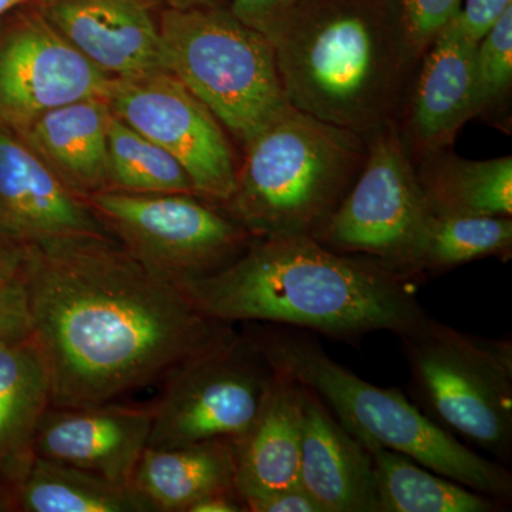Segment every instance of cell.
<instances>
[{"label":"cell","mask_w":512,"mask_h":512,"mask_svg":"<svg viewBox=\"0 0 512 512\" xmlns=\"http://www.w3.org/2000/svg\"><path fill=\"white\" fill-rule=\"evenodd\" d=\"M274 370L261 413L248 433L234 443L235 487L244 503L301 485L303 387L293 377Z\"/></svg>","instance_id":"ac0fdd59"},{"label":"cell","mask_w":512,"mask_h":512,"mask_svg":"<svg viewBox=\"0 0 512 512\" xmlns=\"http://www.w3.org/2000/svg\"><path fill=\"white\" fill-rule=\"evenodd\" d=\"M180 286L208 318L292 326L336 339L379 330L402 338L429 318L414 282L311 237L254 238L227 268Z\"/></svg>","instance_id":"7a4b0ae2"},{"label":"cell","mask_w":512,"mask_h":512,"mask_svg":"<svg viewBox=\"0 0 512 512\" xmlns=\"http://www.w3.org/2000/svg\"><path fill=\"white\" fill-rule=\"evenodd\" d=\"M511 252V217L430 214L417 249V278L491 256L507 261Z\"/></svg>","instance_id":"d4e9b609"},{"label":"cell","mask_w":512,"mask_h":512,"mask_svg":"<svg viewBox=\"0 0 512 512\" xmlns=\"http://www.w3.org/2000/svg\"><path fill=\"white\" fill-rule=\"evenodd\" d=\"M448 148L413 161L430 214L511 217L512 157L467 160Z\"/></svg>","instance_id":"7402d4cb"},{"label":"cell","mask_w":512,"mask_h":512,"mask_svg":"<svg viewBox=\"0 0 512 512\" xmlns=\"http://www.w3.org/2000/svg\"><path fill=\"white\" fill-rule=\"evenodd\" d=\"M510 8L512 0H461L454 20L468 39L480 43Z\"/></svg>","instance_id":"f546056e"},{"label":"cell","mask_w":512,"mask_h":512,"mask_svg":"<svg viewBox=\"0 0 512 512\" xmlns=\"http://www.w3.org/2000/svg\"><path fill=\"white\" fill-rule=\"evenodd\" d=\"M113 77L90 63L36 8L0 29V127L19 133L46 111L107 94Z\"/></svg>","instance_id":"7c38bea8"},{"label":"cell","mask_w":512,"mask_h":512,"mask_svg":"<svg viewBox=\"0 0 512 512\" xmlns=\"http://www.w3.org/2000/svg\"><path fill=\"white\" fill-rule=\"evenodd\" d=\"M32 336L28 298L20 276H0V339Z\"/></svg>","instance_id":"f1b7e54d"},{"label":"cell","mask_w":512,"mask_h":512,"mask_svg":"<svg viewBox=\"0 0 512 512\" xmlns=\"http://www.w3.org/2000/svg\"><path fill=\"white\" fill-rule=\"evenodd\" d=\"M410 47L421 59L441 29L460 9L461 0H394Z\"/></svg>","instance_id":"83f0119b"},{"label":"cell","mask_w":512,"mask_h":512,"mask_svg":"<svg viewBox=\"0 0 512 512\" xmlns=\"http://www.w3.org/2000/svg\"><path fill=\"white\" fill-rule=\"evenodd\" d=\"M165 8L175 10L229 8L231 0H161Z\"/></svg>","instance_id":"e575fe53"},{"label":"cell","mask_w":512,"mask_h":512,"mask_svg":"<svg viewBox=\"0 0 512 512\" xmlns=\"http://www.w3.org/2000/svg\"><path fill=\"white\" fill-rule=\"evenodd\" d=\"M13 511L12 488L0 480V512Z\"/></svg>","instance_id":"d590c367"},{"label":"cell","mask_w":512,"mask_h":512,"mask_svg":"<svg viewBox=\"0 0 512 512\" xmlns=\"http://www.w3.org/2000/svg\"><path fill=\"white\" fill-rule=\"evenodd\" d=\"M107 190L137 194H197L170 153L114 116L107 128Z\"/></svg>","instance_id":"484cf974"},{"label":"cell","mask_w":512,"mask_h":512,"mask_svg":"<svg viewBox=\"0 0 512 512\" xmlns=\"http://www.w3.org/2000/svg\"><path fill=\"white\" fill-rule=\"evenodd\" d=\"M403 340L417 399L453 436L507 460L512 448V345L431 318Z\"/></svg>","instance_id":"52a82bcc"},{"label":"cell","mask_w":512,"mask_h":512,"mask_svg":"<svg viewBox=\"0 0 512 512\" xmlns=\"http://www.w3.org/2000/svg\"><path fill=\"white\" fill-rule=\"evenodd\" d=\"M52 407V382L35 340L0 339V480L13 487L35 457L40 421Z\"/></svg>","instance_id":"ffe728a7"},{"label":"cell","mask_w":512,"mask_h":512,"mask_svg":"<svg viewBox=\"0 0 512 512\" xmlns=\"http://www.w3.org/2000/svg\"><path fill=\"white\" fill-rule=\"evenodd\" d=\"M366 147L355 184L313 239L416 282L417 249L430 211L397 120L369 131Z\"/></svg>","instance_id":"9c48e42d"},{"label":"cell","mask_w":512,"mask_h":512,"mask_svg":"<svg viewBox=\"0 0 512 512\" xmlns=\"http://www.w3.org/2000/svg\"><path fill=\"white\" fill-rule=\"evenodd\" d=\"M245 504L248 512H322L301 485L252 498Z\"/></svg>","instance_id":"1f68e13d"},{"label":"cell","mask_w":512,"mask_h":512,"mask_svg":"<svg viewBox=\"0 0 512 512\" xmlns=\"http://www.w3.org/2000/svg\"><path fill=\"white\" fill-rule=\"evenodd\" d=\"M107 103L114 116L181 164L197 195L218 205L231 197L239 165L227 130L173 74L114 79Z\"/></svg>","instance_id":"8fae6325"},{"label":"cell","mask_w":512,"mask_h":512,"mask_svg":"<svg viewBox=\"0 0 512 512\" xmlns=\"http://www.w3.org/2000/svg\"><path fill=\"white\" fill-rule=\"evenodd\" d=\"M265 36L293 109L363 136L399 121L419 60L394 0H301Z\"/></svg>","instance_id":"3957f363"},{"label":"cell","mask_w":512,"mask_h":512,"mask_svg":"<svg viewBox=\"0 0 512 512\" xmlns=\"http://www.w3.org/2000/svg\"><path fill=\"white\" fill-rule=\"evenodd\" d=\"M153 407L101 403L50 407L35 439V456L79 468L131 488L150 439Z\"/></svg>","instance_id":"5bb4252c"},{"label":"cell","mask_w":512,"mask_h":512,"mask_svg":"<svg viewBox=\"0 0 512 512\" xmlns=\"http://www.w3.org/2000/svg\"><path fill=\"white\" fill-rule=\"evenodd\" d=\"M477 46L453 16L417 63L399 116L404 146L413 161L450 147L461 127L476 117Z\"/></svg>","instance_id":"9a60e30c"},{"label":"cell","mask_w":512,"mask_h":512,"mask_svg":"<svg viewBox=\"0 0 512 512\" xmlns=\"http://www.w3.org/2000/svg\"><path fill=\"white\" fill-rule=\"evenodd\" d=\"M22 262V248L0 238V276H18Z\"/></svg>","instance_id":"836d02e7"},{"label":"cell","mask_w":512,"mask_h":512,"mask_svg":"<svg viewBox=\"0 0 512 512\" xmlns=\"http://www.w3.org/2000/svg\"><path fill=\"white\" fill-rule=\"evenodd\" d=\"M512 87V8L478 43L474 59L476 117L504 110Z\"/></svg>","instance_id":"4316f807"},{"label":"cell","mask_w":512,"mask_h":512,"mask_svg":"<svg viewBox=\"0 0 512 512\" xmlns=\"http://www.w3.org/2000/svg\"><path fill=\"white\" fill-rule=\"evenodd\" d=\"M19 276L53 407L114 402L234 332L111 237L70 235L29 245Z\"/></svg>","instance_id":"6da1fadb"},{"label":"cell","mask_w":512,"mask_h":512,"mask_svg":"<svg viewBox=\"0 0 512 512\" xmlns=\"http://www.w3.org/2000/svg\"><path fill=\"white\" fill-rule=\"evenodd\" d=\"M187 512H248V508L238 490H225L205 495L195 501Z\"/></svg>","instance_id":"d6a6232c"},{"label":"cell","mask_w":512,"mask_h":512,"mask_svg":"<svg viewBox=\"0 0 512 512\" xmlns=\"http://www.w3.org/2000/svg\"><path fill=\"white\" fill-rule=\"evenodd\" d=\"M131 488L154 512H187L205 495L237 490L234 441L147 447Z\"/></svg>","instance_id":"44dd1931"},{"label":"cell","mask_w":512,"mask_h":512,"mask_svg":"<svg viewBox=\"0 0 512 512\" xmlns=\"http://www.w3.org/2000/svg\"><path fill=\"white\" fill-rule=\"evenodd\" d=\"M303 387L299 484L322 512H380L369 451Z\"/></svg>","instance_id":"e0dca14e"},{"label":"cell","mask_w":512,"mask_h":512,"mask_svg":"<svg viewBox=\"0 0 512 512\" xmlns=\"http://www.w3.org/2000/svg\"><path fill=\"white\" fill-rule=\"evenodd\" d=\"M298 2L301 0H231L228 9L249 28L265 35Z\"/></svg>","instance_id":"4dcf8cb0"},{"label":"cell","mask_w":512,"mask_h":512,"mask_svg":"<svg viewBox=\"0 0 512 512\" xmlns=\"http://www.w3.org/2000/svg\"><path fill=\"white\" fill-rule=\"evenodd\" d=\"M70 235L111 237L84 198L18 133L0 127V238L25 248Z\"/></svg>","instance_id":"4fadbf2b"},{"label":"cell","mask_w":512,"mask_h":512,"mask_svg":"<svg viewBox=\"0 0 512 512\" xmlns=\"http://www.w3.org/2000/svg\"><path fill=\"white\" fill-rule=\"evenodd\" d=\"M35 8L113 79L164 70L158 19L144 0H36Z\"/></svg>","instance_id":"2e32d148"},{"label":"cell","mask_w":512,"mask_h":512,"mask_svg":"<svg viewBox=\"0 0 512 512\" xmlns=\"http://www.w3.org/2000/svg\"><path fill=\"white\" fill-rule=\"evenodd\" d=\"M274 376L251 339L232 332L165 377L147 447L241 440L261 413Z\"/></svg>","instance_id":"30bf717a"},{"label":"cell","mask_w":512,"mask_h":512,"mask_svg":"<svg viewBox=\"0 0 512 512\" xmlns=\"http://www.w3.org/2000/svg\"><path fill=\"white\" fill-rule=\"evenodd\" d=\"M245 335L269 365L318 394L367 451H397L471 490L504 504L510 500L512 477L507 468L461 443L399 390L356 376L330 359L315 339L292 330L255 326Z\"/></svg>","instance_id":"277c9868"},{"label":"cell","mask_w":512,"mask_h":512,"mask_svg":"<svg viewBox=\"0 0 512 512\" xmlns=\"http://www.w3.org/2000/svg\"><path fill=\"white\" fill-rule=\"evenodd\" d=\"M369 453L380 512H494L504 504L397 451L375 448Z\"/></svg>","instance_id":"cb8c5ba5"},{"label":"cell","mask_w":512,"mask_h":512,"mask_svg":"<svg viewBox=\"0 0 512 512\" xmlns=\"http://www.w3.org/2000/svg\"><path fill=\"white\" fill-rule=\"evenodd\" d=\"M163 67L198 97L242 146L291 107L274 47L228 8L158 16Z\"/></svg>","instance_id":"8992f818"},{"label":"cell","mask_w":512,"mask_h":512,"mask_svg":"<svg viewBox=\"0 0 512 512\" xmlns=\"http://www.w3.org/2000/svg\"><path fill=\"white\" fill-rule=\"evenodd\" d=\"M84 200L128 254L177 285L217 274L254 239L220 205L197 194L104 190Z\"/></svg>","instance_id":"ba28073f"},{"label":"cell","mask_w":512,"mask_h":512,"mask_svg":"<svg viewBox=\"0 0 512 512\" xmlns=\"http://www.w3.org/2000/svg\"><path fill=\"white\" fill-rule=\"evenodd\" d=\"M12 500L20 512H150L133 488L37 456L13 485Z\"/></svg>","instance_id":"603a6c76"},{"label":"cell","mask_w":512,"mask_h":512,"mask_svg":"<svg viewBox=\"0 0 512 512\" xmlns=\"http://www.w3.org/2000/svg\"><path fill=\"white\" fill-rule=\"evenodd\" d=\"M107 99L74 101L46 111L19 136L82 198L107 190Z\"/></svg>","instance_id":"d6986e66"},{"label":"cell","mask_w":512,"mask_h":512,"mask_svg":"<svg viewBox=\"0 0 512 512\" xmlns=\"http://www.w3.org/2000/svg\"><path fill=\"white\" fill-rule=\"evenodd\" d=\"M23 2H26V0H0V16L5 15L6 12L16 8V6Z\"/></svg>","instance_id":"8d00e7d4"},{"label":"cell","mask_w":512,"mask_h":512,"mask_svg":"<svg viewBox=\"0 0 512 512\" xmlns=\"http://www.w3.org/2000/svg\"><path fill=\"white\" fill-rule=\"evenodd\" d=\"M367 156L366 136L289 107L245 146L220 207L252 238H315Z\"/></svg>","instance_id":"5b68a950"}]
</instances>
